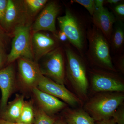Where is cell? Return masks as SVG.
Instances as JSON below:
<instances>
[{
    "label": "cell",
    "mask_w": 124,
    "mask_h": 124,
    "mask_svg": "<svg viewBox=\"0 0 124 124\" xmlns=\"http://www.w3.org/2000/svg\"><path fill=\"white\" fill-rule=\"evenodd\" d=\"M23 2L8 0L2 27L14 30L18 26L26 25L24 23L28 12Z\"/></svg>",
    "instance_id": "obj_8"
},
{
    "label": "cell",
    "mask_w": 124,
    "mask_h": 124,
    "mask_svg": "<svg viewBox=\"0 0 124 124\" xmlns=\"http://www.w3.org/2000/svg\"><path fill=\"white\" fill-rule=\"evenodd\" d=\"M15 84V74L14 67L9 65L0 69V88L2 96L0 108L2 111L7 105L8 99L14 90Z\"/></svg>",
    "instance_id": "obj_14"
},
{
    "label": "cell",
    "mask_w": 124,
    "mask_h": 124,
    "mask_svg": "<svg viewBox=\"0 0 124 124\" xmlns=\"http://www.w3.org/2000/svg\"><path fill=\"white\" fill-rule=\"evenodd\" d=\"M35 119V112L31 103L24 102L20 117L18 122L33 124Z\"/></svg>",
    "instance_id": "obj_19"
},
{
    "label": "cell",
    "mask_w": 124,
    "mask_h": 124,
    "mask_svg": "<svg viewBox=\"0 0 124 124\" xmlns=\"http://www.w3.org/2000/svg\"><path fill=\"white\" fill-rule=\"evenodd\" d=\"M104 3V0H95L94 4H95V9H99L102 8L104 7L103 5Z\"/></svg>",
    "instance_id": "obj_28"
},
{
    "label": "cell",
    "mask_w": 124,
    "mask_h": 124,
    "mask_svg": "<svg viewBox=\"0 0 124 124\" xmlns=\"http://www.w3.org/2000/svg\"><path fill=\"white\" fill-rule=\"evenodd\" d=\"M66 113L68 124H95L93 117L82 110H69Z\"/></svg>",
    "instance_id": "obj_17"
},
{
    "label": "cell",
    "mask_w": 124,
    "mask_h": 124,
    "mask_svg": "<svg viewBox=\"0 0 124 124\" xmlns=\"http://www.w3.org/2000/svg\"><path fill=\"white\" fill-rule=\"evenodd\" d=\"M115 122L113 119L104 120L101 121H98L95 124H115Z\"/></svg>",
    "instance_id": "obj_30"
},
{
    "label": "cell",
    "mask_w": 124,
    "mask_h": 124,
    "mask_svg": "<svg viewBox=\"0 0 124 124\" xmlns=\"http://www.w3.org/2000/svg\"><path fill=\"white\" fill-rule=\"evenodd\" d=\"M8 0H0V26L2 27Z\"/></svg>",
    "instance_id": "obj_24"
},
{
    "label": "cell",
    "mask_w": 124,
    "mask_h": 124,
    "mask_svg": "<svg viewBox=\"0 0 124 124\" xmlns=\"http://www.w3.org/2000/svg\"><path fill=\"white\" fill-rule=\"evenodd\" d=\"M72 2L79 4L84 6L93 16L95 9L94 0H73Z\"/></svg>",
    "instance_id": "obj_22"
},
{
    "label": "cell",
    "mask_w": 124,
    "mask_h": 124,
    "mask_svg": "<svg viewBox=\"0 0 124 124\" xmlns=\"http://www.w3.org/2000/svg\"><path fill=\"white\" fill-rule=\"evenodd\" d=\"M32 91L39 104L41 109L49 115L57 113L66 106L64 102L40 90L37 87L33 88Z\"/></svg>",
    "instance_id": "obj_15"
},
{
    "label": "cell",
    "mask_w": 124,
    "mask_h": 124,
    "mask_svg": "<svg viewBox=\"0 0 124 124\" xmlns=\"http://www.w3.org/2000/svg\"><path fill=\"white\" fill-rule=\"evenodd\" d=\"M5 34L2 28L0 26V45L4 48V46Z\"/></svg>",
    "instance_id": "obj_27"
},
{
    "label": "cell",
    "mask_w": 124,
    "mask_h": 124,
    "mask_svg": "<svg viewBox=\"0 0 124 124\" xmlns=\"http://www.w3.org/2000/svg\"><path fill=\"white\" fill-rule=\"evenodd\" d=\"M113 119L117 124H124V109L121 108L116 110L113 114Z\"/></svg>",
    "instance_id": "obj_23"
},
{
    "label": "cell",
    "mask_w": 124,
    "mask_h": 124,
    "mask_svg": "<svg viewBox=\"0 0 124 124\" xmlns=\"http://www.w3.org/2000/svg\"><path fill=\"white\" fill-rule=\"evenodd\" d=\"M31 45L34 59L37 61L56 48L57 43L52 37L38 32L33 33Z\"/></svg>",
    "instance_id": "obj_13"
},
{
    "label": "cell",
    "mask_w": 124,
    "mask_h": 124,
    "mask_svg": "<svg viewBox=\"0 0 124 124\" xmlns=\"http://www.w3.org/2000/svg\"><path fill=\"white\" fill-rule=\"evenodd\" d=\"M57 37L59 38V40L63 42H65L68 41L67 37L66 35L62 31H60L58 34H57Z\"/></svg>",
    "instance_id": "obj_29"
},
{
    "label": "cell",
    "mask_w": 124,
    "mask_h": 124,
    "mask_svg": "<svg viewBox=\"0 0 124 124\" xmlns=\"http://www.w3.org/2000/svg\"><path fill=\"white\" fill-rule=\"evenodd\" d=\"M65 53L68 78L77 92L82 96H85L89 84L84 63L81 58L70 48H66Z\"/></svg>",
    "instance_id": "obj_3"
},
{
    "label": "cell",
    "mask_w": 124,
    "mask_h": 124,
    "mask_svg": "<svg viewBox=\"0 0 124 124\" xmlns=\"http://www.w3.org/2000/svg\"><path fill=\"white\" fill-rule=\"evenodd\" d=\"M48 2L47 0H26L23 1L27 12L32 14L39 11L45 6Z\"/></svg>",
    "instance_id": "obj_20"
},
{
    "label": "cell",
    "mask_w": 124,
    "mask_h": 124,
    "mask_svg": "<svg viewBox=\"0 0 124 124\" xmlns=\"http://www.w3.org/2000/svg\"><path fill=\"white\" fill-rule=\"evenodd\" d=\"M57 19L60 31L66 35L68 41L82 53L84 45V37L77 18L67 9L64 15L58 17Z\"/></svg>",
    "instance_id": "obj_5"
},
{
    "label": "cell",
    "mask_w": 124,
    "mask_h": 124,
    "mask_svg": "<svg viewBox=\"0 0 124 124\" xmlns=\"http://www.w3.org/2000/svg\"><path fill=\"white\" fill-rule=\"evenodd\" d=\"M114 10L117 15L121 17L124 16V4L123 3L119 4L115 6Z\"/></svg>",
    "instance_id": "obj_25"
},
{
    "label": "cell",
    "mask_w": 124,
    "mask_h": 124,
    "mask_svg": "<svg viewBox=\"0 0 124 124\" xmlns=\"http://www.w3.org/2000/svg\"><path fill=\"white\" fill-rule=\"evenodd\" d=\"M124 100V95L121 94H102L89 101L85 108L94 120L99 121L109 119Z\"/></svg>",
    "instance_id": "obj_1"
},
{
    "label": "cell",
    "mask_w": 124,
    "mask_h": 124,
    "mask_svg": "<svg viewBox=\"0 0 124 124\" xmlns=\"http://www.w3.org/2000/svg\"><path fill=\"white\" fill-rule=\"evenodd\" d=\"M24 97L17 95L2 111V119L11 122H18L24 102Z\"/></svg>",
    "instance_id": "obj_16"
},
{
    "label": "cell",
    "mask_w": 124,
    "mask_h": 124,
    "mask_svg": "<svg viewBox=\"0 0 124 124\" xmlns=\"http://www.w3.org/2000/svg\"><path fill=\"white\" fill-rule=\"evenodd\" d=\"M3 48V47L0 45V69L4 66L6 59L7 60V57H6Z\"/></svg>",
    "instance_id": "obj_26"
},
{
    "label": "cell",
    "mask_w": 124,
    "mask_h": 124,
    "mask_svg": "<svg viewBox=\"0 0 124 124\" xmlns=\"http://www.w3.org/2000/svg\"><path fill=\"white\" fill-rule=\"evenodd\" d=\"M54 124H68L62 120L55 121Z\"/></svg>",
    "instance_id": "obj_33"
},
{
    "label": "cell",
    "mask_w": 124,
    "mask_h": 124,
    "mask_svg": "<svg viewBox=\"0 0 124 124\" xmlns=\"http://www.w3.org/2000/svg\"><path fill=\"white\" fill-rule=\"evenodd\" d=\"M122 1L120 0H104V3L110 4L111 5H117L119 4V2Z\"/></svg>",
    "instance_id": "obj_32"
},
{
    "label": "cell",
    "mask_w": 124,
    "mask_h": 124,
    "mask_svg": "<svg viewBox=\"0 0 124 124\" xmlns=\"http://www.w3.org/2000/svg\"><path fill=\"white\" fill-rule=\"evenodd\" d=\"M55 119L47 115L41 108L35 112V124H54Z\"/></svg>",
    "instance_id": "obj_21"
},
{
    "label": "cell",
    "mask_w": 124,
    "mask_h": 124,
    "mask_svg": "<svg viewBox=\"0 0 124 124\" xmlns=\"http://www.w3.org/2000/svg\"><path fill=\"white\" fill-rule=\"evenodd\" d=\"M87 38L90 57L98 65L114 71L108 42L102 33L94 26L88 31Z\"/></svg>",
    "instance_id": "obj_2"
},
{
    "label": "cell",
    "mask_w": 124,
    "mask_h": 124,
    "mask_svg": "<svg viewBox=\"0 0 124 124\" xmlns=\"http://www.w3.org/2000/svg\"><path fill=\"white\" fill-rule=\"evenodd\" d=\"M13 31L14 38L10 53L7 57V62L10 63L20 58L33 60L31 37L28 25L18 26Z\"/></svg>",
    "instance_id": "obj_4"
},
{
    "label": "cell",
    "mask_w": 124,
    "mask_h": 124,
    "mask_svg": "<svg viewBox=\"0 0 124 124\" xmlns=\"http://www.w3.org/2000/svg\"><path fill=\"white\" fill-rule=\"evenodd\" d=\"M0 124H27L19 122H11L7 121L3 119L0 120Z\"/></svg>",
    "instance_id": "obj_31"
},
{
    "label": "cell",
    "mask_w": 124,
    "mask_h": 124,
    "mask_svg": "<svg viewBox=\"0 0 124 124\" xmlns=\"http://www.w3.org/2000/svg\"><path fill=\"white\" fill-rule=\"evenodd\" d=\"M93 20L94 26L100 30L108 42H110L113 26L116 21L114 14L104 7L95 9Z\"/></svg>",
    "instance_id": "obj_12"
},
{
    "label": "cell",
    "mask_w": 124,
    "mask_h": 124,
    "mask_svg": "<svg viewBox=\"0 0 124 124\" xmlns=\"http://www.w3.org/2000/svg\"><path fill=\"white\" fill-rule=\"evenodd\" d=\"M40 68L42 75L60 85H64L65 69L63 54L60 49L55 48L45 56Z\"/></svg>",
    "instance_id": "obj_6"
},
{
    "label": "cell",
    "mask_w": 124,
    "mask_h": 124,
    "mask_svg": "<svg viewBox=\"0 0 124 124\" xmlns=\"http://www.w3.org/2000/svg\"><path fill=\"white\" fill-rule=\"evenodd\" d=\"M18 66L23 84L32 89L37 87L43 75L38 64L33 60L20 58L18 59Z\"/></svg>",
    "instance_id": "obj_10"
},
{
    "label": "cell",
    "mask_w": 124,
    "mask_h": 124,
    "mask_svg": "<svg viewBox=\"0 0 124 124\" xmlns=\"http://www.w3.org/2000/svg\"><path fill=\"white\" fill-rule=\"evenodd\" d=\"M113 26L111 36L110 42L115 49H120L122 47L124 41V26L122 23L119 22Z\"/></svg>",
    "instance_id": "obj_18"
},
{
    "label": "cell",
    "mask_w": 124,
    "mask_h": 124,
    "mask_svg": "<svg viewBox=\"0 0 124 124\" xmlns=\"http://www.w3.org/2000/svg\"><path fill=\"white\" fill-rule=\"evenodd\" d=\"M37 87L43 92L62 99L71 106H76L79 103V99L68 90L64 85L58 84L44 76H42Z\"/></svg>",
    "instance_id": "obj_9"
},
{
    "label": "cell",
    "mask_w": 124,
    "mask_h": 124,
    "mask_svg": "<svg viewBox=\"0 0 124 124\" xmlns=\"http://www.w3.org/2000/svg\"><path fill=\"white\" fill-rule=\"evenodd\" d=\"M60 10V7L56 2L50 1L47 3L33 23L32 27L33 33L41 31H48L57 37L55 22Z\"/></svg>",
    "instance_id": "obj_7"
},
{
    "label": "cell",
    "mask_w": 124,
    "mask_h": 124,
    "mask_svg": "<svg viewBox=\"0 0 124 124\" xmlns=\"http://www.w3.org/2000/svg\"><path fill=\"white\" fill-rule=\"evenodd\" d=\"M91 85L96 92H123L124 84L112 75L103 72H97L92 75Z\"/></svg>",
    "instance_id": "obj_11"
}]
</instances>
